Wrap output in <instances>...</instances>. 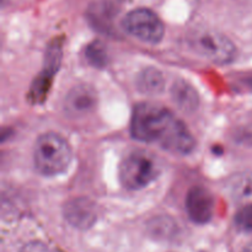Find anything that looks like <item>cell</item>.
I'll return each mask as SVG.
<instances>
[{
	"mask_svg": "<svg viewBox=\"0 0 252 252\" xmlns=\"http://www.w3.org/2000/svg\"><path fill=\"white\" fill-rule=\"evenodd\" d=\"M130 134L134 139L154 143L172 154L187 155L196 142L181 120L161 105L143 102L135 106L130 120Z\"/></svg>",
	"mask_w": 252,
	"mask_h": 252,
	"instance_id": "obj_1",
	"label": "cell"
},
{
	"mask_svg": "<svg viewBox=\"0 0 252 252\" xmlns=\"http://www.w3.org/2000/svg\"><path fill=\"white\" fill-rule=\"evenodd\" d=\"M33 161L37 171L44 176L62 174L71 161L70 145L58 133H43L34 144Z\"/></svg>",
	"mask_w": 252,
	"mask_h": 252,
	"instance_id": "obj_2",
	"label": "cell"
},
{
	"mask_svg": "<svg viewBox=\"0 0 252 252\" xmlns=\"http://www.w3.org/2000/svg\"><path fill=\"white\" fill-rule=\"evenodd\" d=\"M160 165L155 157L144 150L128 154L120 165V181L125 189L138 191L158 179Z\"/></svg>",
	"mask_w": 252,
	"mask_h": 252,
	"instance_id": "obj_3",
	"label": "cell"
},
{
	"mask_svg": "<svg viewBox=\"0 0 252 252\" xmlns=\"http://www.w3.org/2000/svg\"><path fill=\"white\" fill-rule=\"evenodd\" d=\"M187 44L199 57L216 64H228L235 59V44L220 32L212 30L194 31L187 36Z\"/></svg>",
	"mask_w": 252,
	"mask_h": 252,
	"instance_id": "obj_4",
	"label": "cell"
},
{
	"mask_svg": "<svg viewBox=\"0 0 252 252\" xmlns=\"http://www.w3.org/2000/svg\"><path fill=\"white\" fill-rule=\"evenodd\" d=\"M122 27L130 36L149 44L159 43L165 33L160 17L147 7H138L128 12L123 17Z\"/></svg>",
	"mask_w": 252,
	"mask_h": 252,
	"instance_id": "obj_5",
	"label": "cell"
},
{
	"mask_svg": "<svg viewBox=\"0 0 252 252\" xmlns=\"http://www.w3.org/2000/svg\"><path fill=\"white\" fill-rule=\"evenodd\" d=\"M185 207L189 218L194 224L203 225L213 218L214 197L206 187L193 186L187 192Z\"/></svg>",
	"mask_w": 252,
	"mask_h": 252,
	"instance_id": "obj_6",
	"label": "cell"
},
{
	"mask_svg": "<svg viewBox=\"0 0 252 252\" xmlns=\"http://www.w3.org/2000/svg\"><path fill=\"white\" fill-rule=\"evenodd\" d=\"M64 218L71 226L80 230L91 228L97 220V207L86 197H78L66 202L63 209Z\"/></svg>",
	"mask_w": 252,
	"mask_h": 252,
	"instance_id": "obj_7",
	"label": "cell"
},
{
	"mask_svg": "<svg viewBox=\"0 0 252 252\" xmlns=\"http://www.w3.org/2000/svg\"><path fill=\"white\" fill-rule=\"evenodd\" d=\"M97 103V95L90 85L74 86L64 100L68 117H83L93 112Z\"/></svg>",
	"mask_w": 252,
	"mask_h": 252,
	"instance_id": "obj_8",
	"label": "cell"
},
{
	"mask_svg": "<svg viewBox=\"0 0 252 252\" xmlns=\"http://www.w3.org/2000/svg\"><path fill=\"white\" fill-rule=\"evenodd\" d=\"M171 97L181 111L191 113L198 107V94L185 80H176L171 88Z\"/></svg>",
	"mask_w": 252,
	"mask_h": 252,
	"instance_id": "obj_9",
	"label": "cell"
},
{
	"mask_svg": "<svg viewBox=\"0 0 252 252\" xmlns=\"http://www.w3.org/2000/svg\"><path fill=\"white\" fill-rule=\"evenodd\" d=\"M137 88L145 95H158L165 88V79L157 68H145L137 76Z\"/></svg>",
	"mask_w": 252,
	"mask_h": 252,
	"instance_id": "obj_10",
	"label": "cell"
},
{
	"mask_svg": "<svg viewBox=\"0 0 252 252\" xmlns=\"http://www.w3.org/2000/svg\"><path fill=\"white\" fill-rule=\"evenodd\" d=\"M148 231L158 240H167L176 233V223L169 217H158L149 221Z\"/></svg>",
	"mask_w": 252,
	"mask_h": 252,
	"instance_id": "obj_11",
	"label": "cell"
},
{
	"mask_svg": "<svg viewBox=\"0 0 252 252\" xmlns=\"http://www.w3.org/2000/svg\"><path fill=\"white\" fill-rule=\"evenodd\" d=\"M230 185L231 192L238 199H248L252 197V174L236 175Z\"/></svg>",
	"mask_w": 252,
	"mask_h": 252,
	"instance_id": "obj_12",
	"label": "cell"
},
{
	"mask_svg": "<svg viewBox=\"0 0 252 252\" xmlns=\"http://www.w3.org/2000/svg\"><path fill=\"white\" fill-rule=\"evenodd\" d=\"M86 58H88V61L95 66L105 65L106 59H107L106 58L105 48H103V47L101 46V43H98V42H96V43L88 47Z\"/></svg>",
	"mask_w": 252,
	"mask_h": 252,
	"instance_id": "obj_13",
	"label": "cell"
},
{
	"mask_svg": "<svg viewBox=\"0 0 252 252\" xmlns=\"http://www.w3.org/2000/svg\"><path fill=\"white\" fill-rule=\"evenodd\" d=\"M235 224L240 230L252 233V204H248L238 212L235 217Z\"/></svg>",
	"mask_w": 252,
	"mask_h": 252,
	"instance_id": "obj_14",
	"label": "cell"
},
{
	"mask_svg": "<svg viewBox=\"0 0 252 252\" xmlns=\"http://www.w3.org/2000/svg\"><path fill=\"white\" fill-rule=\"evenodd\" d=\"M21 252H61L56 249H52L49 246H47L46 244L38 243V241H33V243H30L22 249Z\"/></svg>",
	"mask_w": 252,
	"mask_h": 252,
	"instance_id": "obj_15",
	"label": "cell"
},
{
	"mask_svg": "<svg viewBox=\"0 0 252 252\" xmlns=\"http://www.w3.org/2000/svg\"><path fill=\"white\" fill-rule=\"evenodd\" d=\"M241 252H252V244H250V245L246 246V248L244 249V250L241 251Z\"/></svg>",
	"mask_w": 252,
	"mask_h": 252,
	"instance_id": "obj_16",
	"label": "cell"
}]
</instances>
